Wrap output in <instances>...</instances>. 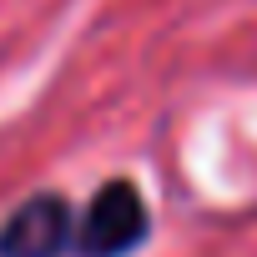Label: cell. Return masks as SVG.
<instances>
[{
  "instance_id": "obj_1",
  "label": "cell",
  "mask_w": 257,
  "mask_h": 257,
  "mask_svg": "<svg viewBox=\"0 0 257 257\" xmlns=\"http://www.w3.org/2000/svg\"><path fill=\"white\" fill-rule=\"evenodd\" d=\"M152 242V207L132 177L101 182L76 212V257H137Z\"/></svg>"
},
{
  "instance_id": "obj_2",
  "label": "cell",
  "mask_w": 257,
  "mask_h": 257,
  "mask_svg": "<svg viewBox=\"0 0 257 257\" xmlns=\"http://www.w3.org/2000/svg\"><path fill=\"white\" fill-rule=\"evenodd\" d=\"M76 202L36 192L0 217V257H76Z\"/></svg>"
}]
</instances>
